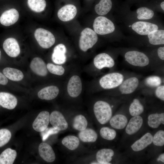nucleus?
<instances>
[{"instance_id":"nucleus-1","label":"nucleus","mask_w":164,"mask_h":164,"mask_svg":"<svg viewBox=\"0 0 164 164\" xmlns=\"http://www.w3.org/2000/svg\"><path fill=\"white\" fill-rule=\"evenodd\" d=\"M94 111L97 121L101 124L108 122L112 115L111 108L109 104L102 101H97L94 104Z\"/></svg>"},{"instance_id":"nucleus-2","label":"nucleus","mask_w":164,"mask_h":164,"mask_svg":"<svg viewBox=\"0 0 164 164\" xmlns=\"http://www.w3.org/2000/svg\"><path fill=\"white\" fill-rule=\"evenodd\" d=\"M97 40V35L94 31L86 28L81 32L79 40V47L81 50L86 52L96 44Z\"/></svg>"},{"instance_id":"nucleus-3","label":"nucleus","mask_w":164,"mask_h":164,"mask_svg":"<svg viewBox=\"0 0 164 164\" xmlns=\"http://www.w3.org/2000/svg\"><path fill=\"white\" fill-rule=\"evenodd\" d=\"M123 75L119 73L113 72L106 74L99 80V84L103 89H112L118 87L124 80Z\"/></svg>"},{"instance_id":"nucleus-4","label":"nucleus","mask_w":164,"mask_h":164,"mask_svg":"<svg viewBox=\"0 0 164 164\" xmlns=\"http://www.w3.org/2000/svg\"><path fill=\"white\" fill-rule=\"evenodd\" d=\"M93 27L94 31L97 34L104 35L113 32L115 27L113 22L105 17L99 16L94 20Z\"/></svg>"},{"instance_id":"nucleus-5","label":"nucleus","mask_w":164,"mask_h":164,"mask_svg":"<svg viewBox=\"0 0 164 164\" xmlns=\"http://www.w3.org/2000/svg\"><path fill=\"white\" fill-rule=\"evenodd\" d=\"M126 61L130 64L138 67H144L149 63L148 57L144 53L137 51H130L125 55Z\"/></svg>"},{"instance_id":"nucleus-6","label":"nucleus","mask_w":164,"mask_h":164,"mask_svg":"<svg viewBox=\"0 0 164 164\" xmlns=\"http://www.w3.org/2000/svg\"><path fill=\"white\" fill-rule=\"evenodd\" d=\"M34 36L40 46L45 49L51 47L55 41V38L51 32L42 28L35 30Z\"/></svg>"},{"instance_id":"nucleus-7","label":"nucleus","mask_w":164,"mask_h":164,"mask_svg":"<svg viewBox=\"0 0 164 164\" xmlns=\"http://www.w3.org/2000/svg\"><path fill=\"white\" fill-rule=\"evenodd\" d=\"M50 122L53 127L59 131L66 129L68 123L63 114L60 112L55 111L50 116Z\"/></svg>"},{"instance_id":"nucleus-8","label":"nucleus","mask_w":164,"mask_h":164,"mask_svg":"<svg viewBox=\"0 0 164 164\" xmlns=\"http://www.w3.org/2000/svg\"><path fill=\"white\" fill-rule=\"evenodd\" d=\"M82 84L79 76L74 75L70 79L67 86V91L69 95L71 97H76L81 93Z\"/></svg>"},{"instance_id":"nucleus-9","label":"nucleus","mask_w":164,"mask_h":164,"mask_svg":"<svg viewBox=\"0 0 164 164\" xmlns=\"http://www.w3.org/2000/svg\"><path fill=\"white\" fill-rule=\"evenodd\" d=\"M132 27L134 31L141 35H148L152 31L158 29L156 25L144 21L137 22L132 25Z\"/></svg>"},{"instance_id":"nucleus-10","label":"nucleus","mask_w":164,"mask_h":164,"mask_svg":"<svg viewBox=\"0 0 164 164\" xmlns=\"http://www.w3.org/2000/svg\"><path fill=\"white\" fill-rule=\"evenodd\" d=\"M94 63L95 67L98 69L104 67L111 68L115 64L112 57L105 53H101L96 56L94 59Z\"/></svg>"},{"instance_id":"nucleus-11","label":"nucleus","mask_w":164,"mask_h":164,"mask_svg":"<svg viewBox=\"0 0 164 164\" xmlns=\"http://www.w3.org/2000/svg\"><path fill=\"white\" fill-rule=\"evenodd\" d=\"M49 112L46 111L40 112L35 119L32 124V127L36 131L41 132L47 127L50 122Z\"/></svg>"},{"instance_id":"nucleus-12","label":"nucleus","mask_w":164,"mask_h":164,"mask_svg":"<svg viewBox=\"0 0 164 164\" xmlns=\"http://www.w3.org/2000/svg\"><path fill=\"white\" fill-rule=\"evenodd\" d=\"M139 84L138 78L133 77L124 80L118 86L119 89L122 94H129L134 92L137 89Z\"/></svg>"},{"instance_id":"nucleus-13","label":"nucleus","mask_w":164,"mask_h":164,"mask_svg":"<svg viewBox=\"0 0 164 164\" xmlns=\"http://www.w3.org/2000/svg\"><path fill=\"white\" fill-rule=\"evenodd\" d=\"M77 13L76 6L72 4H68L61 8L57 12L59 19L63 22H67L73 19Z\"/></svg>"},{"instance_id":"nucleus-14","label":"nucleus","mask_w":164,"mask_h":164,"mask_svg":"<svg viewBox=\"0 0 164 164\" xmlns=\"http://www.w3.org/2000/svg\"><path fill=\"white\" fill-rule=\"evenodd\" d=\"M3 48L9 56L15 57L17 56L20 52V48L17 40L13 38H7L3 43Z\"/></svg>"},{"instance_id":"nucleus-15","label":"nucleus","mask_w":164,"mask_h":164,"mask_svg":"<svg viewBox=\"0 0 164 164\" xmlns=\"http://www.w3.org/2000/svg\"><path fill=\"white\" fill-rule=\"evenodd\" d=\"M19 17L18 11L15 9L5 11L0 17V22L3 26H9L15 24Z\"/></svg>"},{"instance_id":"nucleus-16","label":"nucleus","mask_w":164,"mask_h":164,"mask_svg":"<svg viewBox=\"0 0 164 164\" xmlns=\"http://www.w3.org/2000/svg\"><path fill=\"white\" fill-rule=\"evenodd\" d=\"M38 151L40 157L46 162H51L55 160L56 158L55 153L49 144L44 142L41 143L38 147Z\"/></svg>"},{"instance_id":"nucleus-17","label":"nucleus","mask_w":164,"mask_h":164,"mask_svg":"<svg viewBox=\"0 0 164 164\" xmlns=\"http://www.w3.org/2000/svg\"><path fill=\"white\" fill-rule=\"evenodd\" d=\"M67 49L65 46L60 43L54 48L52 55L53 61L56 64H62L64 63L66 60L65 54Z\"/></svg>"},{"instance_id":"nucleus-18","label":"nucleus","mask_w":164,"mask_h":164,"mask_svg":"<svg viewBox=\"0 0 164 164\" xmlns=\"http://www.w3.org/2000/svg\"><path fill=\"white\" fill-rule=\"evenodd\" d=\"M30 67L35 73L38 75L45 76L47 74V66L44 61L39 57H35L32 59Z\"/></svg>"},{"instance_id":"nucleus-19","label":"nucleus","mask_w":164,"mask_h":164,"mask_svg":"<svg viewBox=\"0 0 164 164\" xmlns=\"http://www.w3.org/2000/svg\"><path fill=\"white\" fill-rule=\"evenodd\" d=\"M17 104L16 98L13 95L7 92H0V105L8 109H12Z\"/></svg>"},{"instance_id":"nucleus-20","label":"nucleus","mask_w":164,"mask_h":164,"mask_svg":"<svg viewBox=\"0 0 164 164\" xmlns=\"http://www.w3.org/2000/svg\"><path fill=\"white\" fill-rule=\"evenodd\" d=\"M59 92L58 88L55 86L46 87L40 90L38 93V97L43 100H50L55 98Z\"/></svg>"},{"instance_id":"nucleus-21","label":"nucleus","mask_w":164,"mask_h":164,"mask_svg":"<svg viewBox=\"0 0 164 164\" xmlns=\"http://www.w3.org/2000/svg\"><path fill=\"white\" fill-rule=\"evenodd\" d=\"M153 136L149 133H147L140 139L135 142L131 146L132 149L134 151L142 150L152 142Z\"/></svg>"},{"instance_id":"nucleus-22","label":"nucleus","mask_w":164,"mask_h":164,"mask_svg":"<svg viewBox=\"0 0 164 164\" xmlns=\"http://www.w3.org/2000/svg\"><path fill=\"white\" fill-rule=\"evenodd\" d=\"M143 123L142 117L139 116H133L129 120L125 129L126 133L133 135L138 132L141 127Z\"/></svg>"},{"instance_id":"nucleus-23","label":"nucleus","mask_w":164,"mask_h":164,"mask_svg":"<svg viewBox=\"0 0 164 164\" xmlns=\"http://www.w3.org/2000/svg\"><path fill=\"white\" fill-rule=\"evenodd\" d=\"M114 154V151L111 149H104L99 150L96 155L98 164H110L109 162L112 160Z\"/></svg>"},{"instance_id":"nucleus-24","label":"nucleus","mask_w":164,"mask_h":164,"mask_svg":"<svg viewBox=\"0 0 164 164\" xmlns=\"http://www.w3.org/2000/svg\"><path fill=\"white\" fill-rule=\"evenodd\" d=\"M149 43L153 45L164 44V31L157 29L153 31L148 35Z\"/></svg>"},{"instance_id":"nucleus-25","label":"nucleus","mask_w":164,"mask_h":164,"mask_svg":"<svg viewBox=\"0 0 164 164\" xmlns=\"http://www.w3.org/2000/svg\"><path fill=\"white\" fill-rule=\"evenodd\" d=\"M17 155L14 150L9 148L3 151L0 155V164H12Z\"/></svg>"},{"instance_id":"nucleus-26","label":"nucleus","mask_w":164,"mask_h":164,"mask_svg":"<svg viewBox=\"0 0 164 164\" xmlns=\"http://www.w3.org/2000/svg\"><path fill=\"white\" fill-rule=\"evenodd\" d=\"M80 139L84 142H95L97 138V133L91 128H86L80 131L78 134Z\"/></svg>"},{"instance_id":"nucleus-27","label":"nucleus","mask_w":164,"mask_h":164,"mask_svg":"<svg viewBox=\"0 0 164 164\" xmlns=\"http://www.w3.org/2000/svg\"><path fill=\"white\" fill-rule=\"evenodd\" d=\"M3 73L7 78L13 81L21 80L24 77L21 71L13 68L6 67L3 70Z\"/></svg>"},{"instance_id":"nucleus-28","label":"nucleus","mask_w":164,"mask_h":164,"mask_svg":"<svg viewBox=\"0 0 164 164\" xmlns=\"http://www.w3.org/2000/svg\"><path fill=\"white\" fill-rule=\"evenodd\" d=\"M112 6V3L111 0H101L100 2L95 5L94 9L99 15H104L110 11Z\"/></svg>"},{"instance_id":"nucleus-29","label":"nucleus","mask_w":164,"mask_h":164,"mask_svg":"<svg viewBox=\"0 0 164 164\" xmlns=\"http://www.w3.org/2000/svg\"><path fill=\"white\" fill-rule=\"evenodd\" d=\"M128 123V119L124 115L121 114H117L110 119V123L112 127L118 129H122L125 128Z\"/></svg>"},{"instance_id":"nucleus-30","label":"nucleus","mask_w":164,"mask_h":164,"mask_svg":"<svg viewBox=\"0 0 164 164\" xmlns=\"http://www.w3.org/2000/svg\"><path fill=\"white\" fill-rule=\"evenodd\" d=\"M148 125L153 128H157L160 125L164 124V113L153 114L148 117Z\"/></svg>"},{"instance_id":"nucleus-31","label":"nucleus","mask_w":164,"mask_h":164,"mask_svg":"<svg viewBox=\"0 0 164 164\" xmlns=\"http://www.w3.org/2000/svg\"><path fill=\"white\" fill-rule=\"evenodd\" d=\"M62 143L68 149L73 150L78 148L80 144V141L79 138L76 136L68 135L63 139Z\"/></svg>"},{"instance_id":"nucleus-32","label":"nucleus","mask_w":164,"mask_h":164,"mask_svg":"<svg viewBox=\"0 0 164 164\" xmlns=\"http://www.w3.org/2000/svg\"><path fill=\"white\" fill-rule=\"evenodd\" d=\"M27 3L29 8L36 12L43 11L46 6L45 0H28Z\"/></svg>"},{"instance_id":"nucleus-33","label":"nucleus","mask_w":164,"mask_h":164,"mask_svg":"<svg viewBox=\"0 0 164 164\" xmlns=\"http://www.w3.org/2000/svg\"><path fill=\"white\" fill-rule=\"evenodd\" d=\"M144 108L140 102L137 99H135L131 104L129 108V112L133 116L140 115L144 111Z\"/></svg>"},{"instance_id":"nucleus-34","label":"nucleus","mask_w":164,"mask_h":164,"mask_svg":"<svg viewBox=\"0 0 164 164\" xmlns=\"http://www.w3.org/2000/svg\"><path fill=\"white\" fill-rule=\"evenodd\" d=\"M87 125V121L83 115H78L74 118L73 125L75 129L80 131H82L86 128Z\"/></svg>"},{"instance_id":"nucleus-35","label":"nucleus","mask_w":164,"mask_h":164,"mask_svg":"<svg viewBox=\"0 0 164 164\" xmlns=\"http://www.w3.org/2000/svg\"><path fill=\"white\" fill-rule=\"evenodd\" d=\"M137 18L139 20H145L151 19L154 15V12L145 7L138 9L136 11Z\"/></svg>"},{"instance_id":"nucleus-36","label":"nucleus","mask_w":164,"mask_h":164,"mask_svg":"<svg viewBox=\"0 0 164 164\" xmlns=\"http://www.w3.org/2000/svg\"><path fill=\"white\" fill-rule=\"evenodd\" d=\"M100 133L102 138L108 140H113L116 135V132L114 130L107 127L101 128Z\"/></svg>"},{"instance_id":"nucleus-37","label":"nucleus","mask_w":164,"mask_h":164,"mask_svg":"<svg viewBox=\"0 0 164 164\" xmlns=\"http://www.w3.org/2000/svg\"><path fill=\"white\" fill-rule=\"evenodd\" d=\"M145 83L148 87H157L161 85L162 80L160 77L157 76H152L147 77L145 80Z\"/></svg>"},{"instance_id":"nucleus-38","label":"nucleus","mask_w":164,"mask_h":164,"mask_svg":"<svg viewBox=\"0 0 164 164\" xmlns=\"http://www.w3.org/2000/svg\"><path fill=\"white\" fill-rule=\"evenodd\" d=\"M11 137V133L9 130L6 129H0V147L7 143Z\"/></svg>"},{"instance_id":"nucleus-39","label":"nucleus","mask_w":164,"mask_h":164,"mask_svg":"<svg viewBox=\"0 0 164 164\" xmlns=\"http://www.w3.org/2000/svg\"><path fill=\"white\" fill-rule=\"evenodd\" d=\"M47 70L51 73L58 75H61L65 72L64 68L60 65L48 63L46 65Z\"/></svg>"},{"instance_id":"nucleus-40","label":"nucleus","mask_w":164,"mask_h":164,"mask_svg":"<svg viewBox=\"0 0 164 164\" xmlns=\"http://www.w3.org/2000/svg\"><path fill=\"white\" fill-rule=\"evenodd\" d=\"M152 142L157 146H162L164 145V131L160 130L158 131L153 137Z\"/></svg>"},{"instance_id":"nucleus-41","label":"nucleus","mask_w":164,"mask_h":164,"mask_svg":"<svg viewBox=\"0 0 164 164\" xmlns=\"http://www.w3.org/2000/svg\"><path fill=\"white\" fill-rule=\"evenodd\" d=\"M60 131L53 127L46 128L44 131L40 132L42 140H46L50 135L57 133Z\"/></svg>"},{"instance_id":"nucleus-42","label":"nucleus","mask_w":164,"mask_h":164,"mask_svg":"<svg viewBox=\"0 0 164 164\" xmlns=\"http://www.w3.org/2000/svg\"><path fill=\"white\" fill-rule=\"evenodd\" d=\"M155 96L161 100L164 101V85H160L156 87L155 91Z\"/></svg>"},{"instance_id":"nucleus-43","label":"nucleus","mask_w":164,"mask_h":164,"mask_svg":"<svg viewBox=\"0 0 164 164\" xmlns=\"http://www.w3.org/2000/svg\"><path fill=\"white\" fill-rule=\"evenodd\" d=\"M157 53L159 58L162 60H164V47H159L157 50Z\"/></svg>"},{"instance_id":"nucleus-44","label":"nucleus","mask_w":164,"mask_h":164,"mask_svg":"<svg viewBox=\"0 0 164 164\" xmlns=\"http://www.w3.org/2000/svg\"><path fill=\"white\" fill-rule=\"evenodd\" d=\"M8 82V80L5 76L0 72V84L6 85Z\"/></svg>"},{"instance_id":"nucleus-45","label":"nucleus","mask_w":164,"mask_h":164,"mask_svg":"<svg viewBox=\"0 0 164 164\" xmlns=\"http://www.w3.org/2000/svg\"><path fill=\"white\" fill-rule=\"evenodd\" d=\"M158 161H161L163 162H164V154L162 153L160 155L157 159Z\"/></svg>"},{"instance_id":"nucleus-46","label":"nucleus","mask_w":164,"mask_h":164,"mask_svg":"<svg viewBox=\"0 0 164 164\" xmlns=\"http://www.w3.org/2000/svg\"><path fill=\"white\" fill-rule=\"evenodd\" d=\"M160 6L162 9L164 11V2L163 1L162 2Z\"/></svg>"},{"instance_id":"nucleus-47","label":"nucleus","mask_w":164,"mask_h":164,"mask_svg":"<svg viewBox=\"0 0 164 164\" xmlns=\"http://www.w3.org/2000/svg\"><path fill=\"white\" fill-rule=\"evenodd\" d=\"M1 51L0 50V57H1Z\"/></svg>"}]
</instances>
